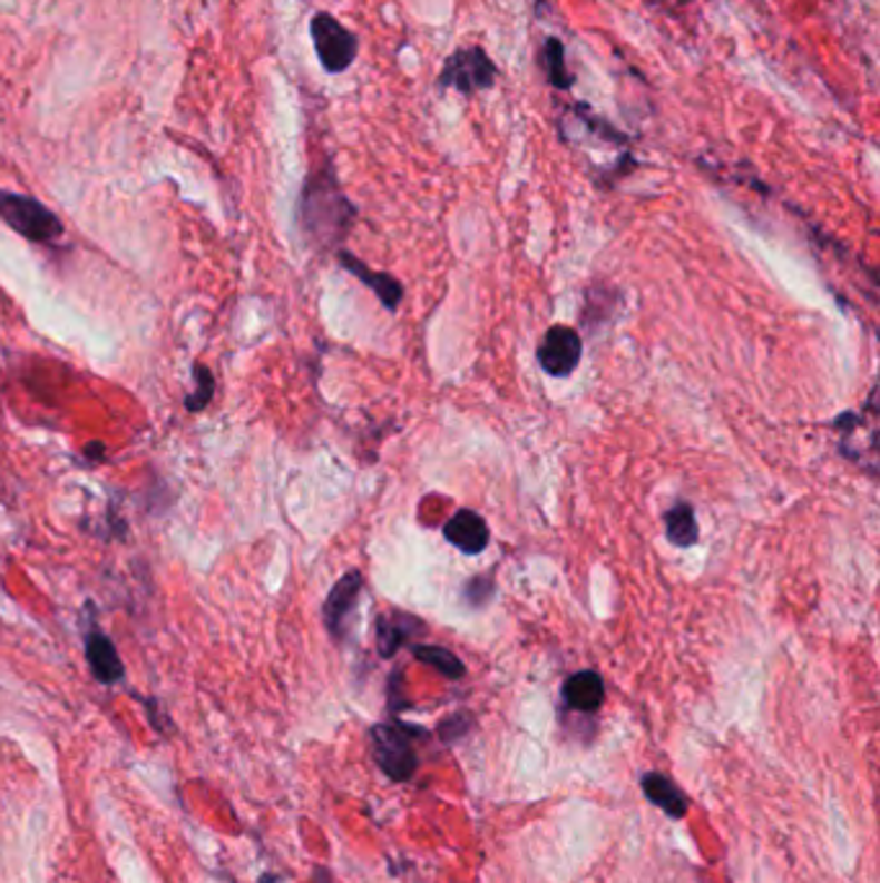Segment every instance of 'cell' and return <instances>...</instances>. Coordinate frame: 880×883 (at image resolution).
<instances>
[{
  "mask_svg": "<svg viewBox=\"0 0 880 883\" xmlns=\"http://www.w3.org/2000/svg\"><path fill=\"white\" fill-rule=\"evenodd\" d=\"M413 656L421 664H429V667L442 671V675L450 679H460L466 675V664L460 661V656L452 654L450 648L444 646H413Z\"/></svg>",
  "mask_w": 880,
  "mask_h": 883,
  "instance_id": "cell-16",
  "label": "cell"
},
{
  "mask_svg": "<svg viewBox=\"0 0 880 883\" xmlns=\"http://www.w3.org/2000/svg\"><path fill=\"white\" fill-rule=\"evenodd\" d=\"M372 749L374 759L382 767V773L393 781H409L415 773V752L411 747L409 734L401 726L378 724L372 728Z\"/></svg>",
  "mask_w": 880,
  "mask_h": 883,
  "instance_id": "cell-5",
  "label": "cell"
},
{
  "mask_svg": "<svg viewBox=\"0 0 880 883\" xmlns=\"http://www.w3.org/2000/svg\"><path fill=\"white\" fill-rule=\"evenodd\" d=\"M192 372L194 380H197V387H194V393L186 395L184 406L192 413H197L212 403V395H215V375H212V370L205 367V364H194Z\"/></svg>",
  "mask_w": 880,
  "mask_h": 883,
  "instance_id": "cell-17",
  "label": "cell"
},
{
  "mask_svg": "<svg viewBox=\"0 0 880 883\" xmlns=\"http://www.w3.org/2000/svg\"><path fill=\"white\" fill-rule=\"evenodd\" d=\"M354 217V207L339 192L329 174H317L307 181L300 197V223L305 233L321 243H333L344 236Z\"/></svg>",
  "mask_w": 880,
  "mask_h": 883,
  "instance_id": "cell-1",
  "label": "cell"
},
{
  "mask_svg": "<svg viewBox=\"0 0 880 883\" xmlns=\"http://www.w3.org/2000/svg\"><path fill=\"white\" fill-rule=\"evenodd\" d=\"M444 540L452 542L460 553L480 556L488 548L491 532H488V524L478 512H472V509H460V512L444 524Z\"/></svg>",
  "mask_w": 880,
  "mask_h": 883,
  "instance_id": "cell-8",
  "label": "cell"
},
{
  "mask_svg": "<svg viewBox=\"0 0 880 883\" xmlns=\"http://www.w3.org/2000/svg\"><path fill=\"white\" fill-rule=\"evenodd\" d=\"M86 659L88 667H91L94 677L99 679L101 685H117L125 679V664L119 659V651L114 641L101 630H91L86 636Z\"/></svg>",
  "mask_w": 880,
  "mask_h": 883,
  "instance_id": "cell-9",
  "label": "cell"
},
{
  "mask_svg": "<svg viewBox=\"0 0 880 883\" xmlns=\"http://www.w3.org/2000/svg\"><path fill=\"white\" fill-rule=\"evenodd\" d=\"M311 37L313 47L321 65L329 72H344L354 65L356 55H360V39L341 23L336 16L331 13H315L311 21Z\"/></svg>",
  "mask_w": 880,
  "mask_h": 883,
  "instance_id": "cell-3",
  "label": "cell"
},
{
  "mask_svg": "<svg viewBox=\"0 0 880 883\" xmlns=\"http://www.w3.org/2000/svg\"><path fill=\"white\" fill-rule=\"evenodd\" d=\"M697 522L695 512H692L690 504H674L669 512H666V538H669L672 546L676 548H690L697 542Z\"/></svg>",
  "mask_w": 880,
  "mask_h": 883,
  "instance_id": "cell-14",
  "label": "cell"
},
{
  "mask_svg": "<svg viewBox=\"0 0 880 883\" xmlns=\"http://www.w3.org/2000/svg\"><path fill=\"white\" fill-rule=\"evenodd\" d=\"M564 700L568 708H574L578 713H594L599 710L602 703H605V683L597 671L586 669L570 675L564 685Z\"/></svg>",
  "mask_w": 880,
  "mask_h": 883,
  "instance_id": "cell-11",
  "label": "cell"
},
{
  "mask_svg": "<svg viewBox=\"0 0 880 883\" xmlns=\"http://www.w3.org/2000/svg\"><path fill=\"white\" fill-rule=\"evenodd\" d=\"M0 220L31 243H52L62 238V223L50 207L27 194L0 189Z\"/></svg>",
  "mask_w": 880,
  "mask_h": 883,
  "instance_id": "cell-2",
  "label": "cell"
},
{
  "mask_svg": "<svg viewBox=\"0 0 880 883\" xmlns=\"http://www.w3.org/2000/svg\"><path fill=\"white\" fill-rule=\"evenodd\" d=\"M496 76H499V70H496L493 60L488 58L483 47H462V50L447 58L442 72H439V86L472 96L491 88L496 84Z\"/></svg>",
  "mask_w": 880,
  "mask_h": 883,
  "instance_id": "cell-4",
  "label": "cell"
},
{
  "mask_svg": "<svg viewBox=\"0 0 880 883\" xmlns=\"http://www.w3.org/2000/svg\"><path fill=\"white\" fill-rule=\"evenodd\" d=\"M542 65L545 72H548V84L558 91H568L574 86V76H570L568 65H566V50L560 45V39L548 37L545 39V50H542Z\"/></svg>",
  "mask_w": 880,
  "mask_h": 883,
  "instance_id": "cell-15",
  "label": "cell"
},
{
  "mask_svg": "<svg viewBox=\"0 0 880 883\" xmlns=\"http://www.w3.org/2000/svg\"><path fill=\"white\" fill-rule=\"evenodd\" d=\"M423 626L415 622L411 615L393 612L378 618V646L382 656H393L413 634H421Z\"/></svg>",
  "mask_w": 880,
  "mask_h": 883,
  "instance_id": "cell-13",
  "label": "cell"
},
{
  "mask_svg": "<svg viewBox=\"0 0 880 883\" xmlns=\"http://www.w3.org/2000/svg\"><path fill=\"white\" fill-rule=\"evenodd\" d=\"M339 262H341V266H346V269L352 272L356 279L364 282V285L370 287L374 295H378L380 303L385 305V307H390V311H395V307L401 305L403 285L395 277H390V274H382V272H372L370 266H364L362 262H356L352 254H346V251H341Z\"/></svg>",
  "mask_w": 880,
  "mask_h": 883,
  "instance_id": "cell-10",
  "label": "cell"
},
{
  "mask_svg": "<svg viewBox=\"0 0 880 883\" xmlns=\"http://www.w3.org/2000/svg\"><path fill=\"white\" fill-rule=\"evenodd\" d=\"M581 336L574 328L553 326L545 331L540 350H537V360H540V367L550 377H568L578 367V362H581Z\"/></svg>",
  "mask_w": 880,
  "mask_h": 883,
  "instance_id": "cell-6",
  "label": "cell"
},
{
  "mask_svg": "<svg viewBox=\"0 0 880 883\" xmlns=\"http://www.w3.org/2000/svg\"><path fill=\"white\" fill-rule=\"evenodd\" d=\"M641 785L651 804H656L662 812L674 816V820H682V816L687 814V798H684V793L676 788L666 775L648 773L643 775Z\"/></svg>",
  "mask_w": 880,
  "mask_h": 883,
  "instance_id": "cell-12",
  "label": "cell"
},
{
  "mask_svg": "<svg viewBox=\"0 0 880 883\" xmlns=\"http://www.w3.org/2000/svg\"><path fill=\"white\" fill-rule=\"evenodd\" d=\"M362 587H364L362 573L349 571L336 581V585H333L329 597H325L323 620H325V628H329V634L333 638H341L346 634V622H349V618H352L356 602H360Z\"/></svg>",
  "mask_w": 880,
  "mask_h": 883,
  "instance_id": "cell-7",
  "label": "cell"
}]
</instances>
